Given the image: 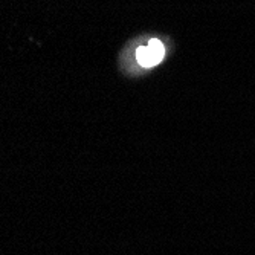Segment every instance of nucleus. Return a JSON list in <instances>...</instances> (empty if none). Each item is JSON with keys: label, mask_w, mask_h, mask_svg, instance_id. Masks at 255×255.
<instances>
[{"label": "nucleus", "mask_w": 255, "mask_h": 255, "mask_svg": "<svg viewBox=\"0 0 255 255\" xmlns=\"http://www.w3.org/2000/svg\"><path fill=\"white\" fill-rule=\"evenodd\" d=\"M165 55V48L159 40H150L147 46H141L136 51V60L142 67H153L159 64Z\"/></svg>", "instance_id": "1"}]
</instances>
